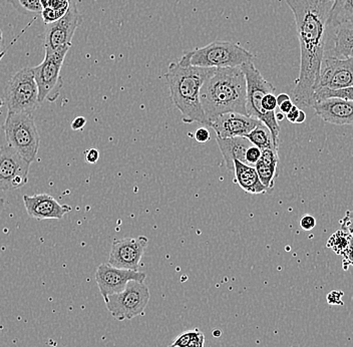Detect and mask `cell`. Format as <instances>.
I'll list each match as a JSON object with an SVG mask.
<instances>
[{
  "label": "cell",
  "mask_w": 353,
  "mask_h": 347,
  "mask_svg": "<svg viewBox=\"0 0 353 347\" xmlns=\"http://www.w3.org/2000/svg\"><path fill=\"white\" fill-rule=\"evenodd\" d=\"M294 15L300 46V72L292 92L298 108L313 107L325 54L333 0H286Z\"/></svg>",
  "instance_id": "obj_1"
},
{
  "label": "cell",
  "mask_w": 353,
  "mask_h": 347,
  "mask_svg": "<svg viewBox=\"0 0 353 347\" xmlns=\"http://www.w3.org/2000/svg\"><path fill=\"white\" fill-rule=\"evenodd\" d=\"M201 105L209 123L228 112L247 114V81L241 66L217 68L205 81Z\"/></svg>",
  "instance_id": "obj_2"
},
{
  "label": "cell",
  "mask_w": 353,
  "mask_h": 347,
  "mask_svg": "<svg viewBox=\"0 0 353 347\" xmlns=\"http://www.w3.org/2000/svg\"><path fill=\"white\" fill-rule=\"evenodd\" d=\"M217 68L183 66L172 63L165 77L170 88L172 103L182 114L183 123H198L210 128L201 105V88Z\"/></svg>",
  "instance_id": "obj_3"
},
{
  "label": "cell",
  "mask_w": 353,
  "mask_h": 347,
  "mask_svg": "<svg viewBox=\"0 0 353 347\" xmlns=\"http://www.w3.org/2000/svg\"><path fill=\"white\" fill-rule=\"evenodd\" d=\"M254 55L239 44L216 41L181 57V66L208 68H237L253 61Z\"/></svg>",
  "instance_id": "obj_4"
},
{
  "label": "cell",
  "mask_w": 353,
  "mask_h": 347,
  "mask_svg": "<svg viewBox=\"0 0 353 347\" xmlns=\"http://www.w3.org/2000/svg\"><path fill=\"white\" fill-rule=\"evenodd\" d=\"M241 68L247 81V114L251 118L259 119L269 128L272 132L276 148L279 149L280 126L276 118V112H267L262 109V99L266 95L274 94V86L262 76L253 61L244 63Z\"/></svg>",
  "instance_id": "obj_5"
},
{
  "label": "cell",
  "mask_w": 353,
  "mask_h": 347,
  "mask_svg": "<svg viewBox=\"0 0 353 347\" xmlns=\"http://www.w3.org/2000/svg\"><path fill=\"white\" fill-rule=\"evenodd\" d=\"M3 130L8 145L32 163L37 158L41 143L33 115L8 112Z\"/></svg>",
  "instance_id": "obj_6"
},
{
  "label": "cell",
  "mask_w": 353,
  "mask_h": 347,
  "mask_svg": "<svg viewBox=\"0 0 353 347\" xmlns=\"http://www.w3.org/2000/svg\"><path fill=\"white\" fill-rule=\"evenodd\" d=\"M70 46H61L57 50H46V57L41 65L32 68L35 83L39 88V103L44 101L54 103L61 96L63 79L61 66Z\"/></svg>",
  "instance_id": "obj_7"
},
{
  "label": "cell",
  "mask_w": 353,
  "mask_h": 347,
  "mask_svg": "<svg viewBox=\"0 0 353 347\" xmlns=\"http://www.w3.org/2000/svg\"><path fill=\"white\" fill-rule=\"evenodd\" d=\"M4 103L8 112L34 114L39 109V88L32 68H24L8 81L4 90Z\"/></svg>",
  "instance_id": "obj_8"
},
{
  "label": "cell",
  "mask_w": 353,
  "mask_h": 347,
  "mask_svg": "<svg viewBox=\"0 0 353 347\" xmlns=\"http://www.w3.org/2000/svg\"><path fill=\"white\" fill-rule=\"evenodd\" d=\"M151 294L143 282L130 281L125 290L105 298V306L118 321L132 320L143 315L149 304Z\"/></svg>",
  "instance_id": "obj_9"
},
{
  "label": "cell",
  "mask_w": 353,
  "mask_h": 347,
  "mask_svg": "<svg viewBox=\"0 0 353 347\" xmlns=\"http://www.w3.org/2000/svg\"><path fill=\"white\" fill-rule=\"evenodd\" d=\"M30 163L14 149L0 148V191H12L28 184Z\"/></svg>",
  "instance_id": "obj_10"
},
{
  "label": "cell",
  "mask_w": 353,
  "mask_h": 347,
  "mask_svg": "<svg viewBox=\"0 0 353 347\" xmlns=\"http://www.w3.org/2000/svg\"><path fill=\"white\" fill-rule=\"evenodd\" d=\"M83 21L74 0L70 2L68 12L59 21L48 24L44 34V48L57 50L61 46H72V37Z\"/></svg>",
  "instance_id": "obj_11"
},
{
  "label": "cell",
  "mask_w": 353,
  "mask_h": 347,
  "mask_svg": "<svg viewBox=\"0 0 353 347\" xmlns=\"http://www.w3.org/2000/svg\"><path fill=\"white\" fill-rule=\"evenodd\" d=\"M148 244L149 239L145 236L114 240L110 250L109 264L117 268L139 271Z\"/></svg>",
  "instance_id": "obj_12"
},
{
  "label": "cell",
  "mask_w": 353,
  "mask_h": 347,
  "mask_svg": "<svg viewBox=\"0 0 353 347\" xmlns=\"http://www.w3.org/2000/svg\"><path fill=\"white\" fill-rule=\"evenodd\" d=\"M352 87L353 57L341 59L335 55L324 57L317 90H339Z\"/></svg>",
  "instance_id": "obj_13"
},
{
  "label": "cell",
  "mask_w": 353,
  "mask_h": 347,
  "mask_svg": "<svg viewBox=\"0 0 353 347\" xmlns=\"http://www.w3.org/2000/svg\"><path fill=\"white\" fill-rule=\"evenodd\" d=\"M147 274L140 271L117 268L110 264H101L97 269L96 281L103 300L125 290L130 281L145 282Z\"/></svg>",
  "instance_id": "obj_14"
},
{
  "label": "cell",
  "mask_w": 353,
  "mask_h": 347,
  "mask_svg": "<svg viewBox=\"0 0 353 347\" xmlns=\"http://www.w3.org/2000/svg\"><path fill=\"white\" fill-rule=\"evenodd\" d=\"M262 121L238 112L221 115L211 121L210 128L222 139L246 137Z\"/></svg>",
  "instance_id": "obj_15"
},
{
  "label": "cell",
  "mask_w": 353,
  "mask_h": 347,
  "mask_svg": "<svg viewBox=\"0 0 353 347\" xmlns=\"http://www.w3.org/2000/svg\"><path fill=\"white\" fill-rule=\"evenodd\" d=\"M23 203L28 216L37 221L61 220L72 211V207L59 204L54 197L48 194L24 195Z\"/></svg>",
  "instance_id": "obj_16"
},
{
  "label": "cell",
  "mask_w": 353,
  "mask_h": 347,
  "mask_svg": "<svg viewBox=\"0 0 353 347\" xmlns=\"http://www.w3.org/2000/svg\"><path fill=\"white\" fill-rule=\"evenodd\" d=\"M315 114L325 123L336 126L353 125V101L330 98L316 101L313 105Z\"/></svg>",
  "instance_id": "obj_17"
},
{
  "label": "cell",
  "mask_w": 353,
  "mask_h": 347,
  "mask_svg": "<svg viewBox=\"0 0 353 347\" xmlns=\"http://www.w3.org/2000/svg\"><path fill=\"white\" fill-rule=\"evenodd\" d=\"M218 147L222 154L224 162L228 171L234 172V160L246 163V152L252 147L246 137H235V138L222 139L217 137Z\"/></svg>",
  "instance_id": "obj_18"
},
{
  "label": "cell",
  "mask_w": 353,
  "mask_h": 347,
  "mask_svg": "<svg viewBox=\"0 0 353 347\" xmlns=\"http://www.w3.org/2000/svg\"><path fill=\"white\" fill-rule=\"evenodd\" d=\"M234 183L240 186L246 193L260 195L267 193L268 189L260 181L255 167L234 160Z\"/></svg>",
  "instance_id": "obj_19"
},
{
  "label": "cell",
  "mask_w": 353,
  "mask_h": 347,
  "mask_svg": "<svg viewBox=\"0 0 353 347\" xmlns=\"http://www.w3.org/2000/svg\"><path fill=\"white\" fill-rule=\"evenodd\" d=\"M278 162L279 155L277 150L267 149L262 151L261 158L255 166L260 181L269 192L274 189Z\"/></svg>",
  "instance_id": "obj_20"
},
{
  "label": "cell",
  "mask_w": 353,
  "mask_h": 347,
  "mask_svg": "<svg viewBox=\"0 0 353 347\" xmlns=\"http://www.w3.org/2000/svg\"><path fill=\"white\" fill-rule=\"evenodd\" d=\"M353 26V0H333L328 19V28Z\"/></svg>",
  "instance_id": "obj_21"
},
{
  "label": "cell",
  "mask_w": 353,
  "mask_h": 347,
  "mask_svg": "<svg viewBox=\"0 0 353 347\" xmlns=\"http://www.w3.org/2000/svg\"><path fill=\"white\" fill-rule=\"evenodd\" d=\"M333 52L335 57L341 59L353 57V26H341L337 28Z\"/></svg>",
  "instance_id": "obj_22"
},
{
  "label": "cell",
  "mask_w": 353,
  "mask_h": 347,
  "mask_svg": "<svg viewBox=\"0 0 353 347\" xmlns=\"http://www.w3.org/2000/svg\"><path fill=\"white\" fill-rule=\"evenodd\" d=\"M246 138L248 139L254 146L259 148L261 151L267 149L277 150V151L279 150L276 148L274 140H273L272 132H271L269 128L265 126L263 123L258 125L250 134L247 135Z\"/></svg>",
  "instance_id": "obj_23"
},
{
  "label": "cell",
  "mask_w": 353,
  "mask_h": 347,
  "mask_svg": "<svg viewBox=\"0 0 353 347\" xmlns=\"http://www.w3.org/2000/svg\"><path fill=\"white\" fill-rule=\"evenodd\" d=\"M350 235L343 230H337L328 238L326 247L332 250L336 255H343L350 246Z\"/></svg>",
  "instance_id": "obj_24"
},
{
  "label": "cell",
  "mask_w": 353,
  "mask_h": 347,
  "mask_svg": "<svg viewBox=\"0 0 353 347\" xmlns=\"http://www.w3.org/2000/svg\"><path fill=\"white\" fill-rule=\"evenodd\" d=\"M21 14H41L43 10L41 0H6Z\"/></svg>",
  "instance_id": "obj_25"
},
{
  "label": "cell",
  "mask_w": 353,
  "mask_h": 347,
  "mask_svg": "<svg viewBox=\"0 0 353 347\" xmlns=\"http://www.w3.org/2000/svg\"><path fill=\"white\" fill-rule=\"evenodd\" d=\"M330 98H341L353 101V87L345 90H331L327 88H320L315 92V103Z\"/></svg>",
  "instance_id": "obj_26"
},
{
  "label": "cell",
  "mask_w": 353,
  "mask_h": 347,
  "mask_svg": "<svg viewBox=\"0 0 353 347\" xmlns=\"http://www.w3.org/2000/svg\"><path fill=\"white\" fill-rule=\"evenodd\" d=\"M65 14V12H61V11L55 10L54 8H43V12H41L43 21L46 24H50L52 22L59 21Z\"/></svg>",
  "instance_id": "obj_27"
},
{
  "label": "cell",
  "mask_w": 353,
  "mask_h": 347,
  "mask_svg": "<svg viewBox=\"0 0 353 347\" xmlns=\"http://www.w3.org/2000/svg\"><path fill=\"white\" fill-rule=\"evenodd\" d=\"M262 151L256 146H252L246 152V165L255 167L261 158Z\"/></svg>",
  "instance_id": "obj_28"
},
{
  "label": "cell",
  "mask_w": 353,
  "mask_h": 347,
  "mask_svg": "<svg viewBox=\"0 0 353 347\" xmlns=\"http://www.w3.org/2000/svg\"><path fill=\"white\" fill-rule=\"evenodd\" d=\"M278 107L277 97L274 94H268L262 99V109L267 112H275Z\"/></svg>",
  "instance_id": "obj_29"
},
{
  "label": "cell",
  "mask_w": 353,
  "mask_h": 347,
  "mask_svg": "<svg viewBox=\"0 0 353 347\" xmlns=\"http://www.w3.org/2000/svg\"><path fill=\"white\" fill-rule=\"evenodd\" d=\"M341 229L353 238V210L346 212L345 216L341 219Z\"/></svg>",
  "instance_id": "obj_30"
},
{
  "label": "cell",
  "mask_w": 353,
  "mask_h": 347,
  "mask_svg": "<svg viewBox=\"0 0 353 347\" xmlns=\"http://www.w3.org/2000/svg\"><path fill=\"white\" fill-rule=\"evenodd\" d=\"M205 337L200 330L191 331V338L187 347H204Z\"/></svg>",
  "instance_id": "obj_31"
},
{
  "label": "cell",
  "mask_w": 353,
  "mask_h": 347,
  "mask_svg": "<svg viewBox=\"0 0 353 347\" xmlns=\"http://www.w3.org/2000/svg\"><path fill=\"white\" fill-rule=\"evenodd\" d=\"M343 269L347 270L348 267L353 266V238L350 236V246L347 250L344 252L343 255Z\"/></svg>",
  "instance_id": "obj_32"
},
{
  "label": "cell",
  "mask_w": 353,
  "mask_h": 347,
  "mask_svg": "<svg viewBox=\"0 0 353 347\" xmlns=\"http://www.w3.org/2000/svg\"><path fill=\"white\" fill-rule=\"evenodd\" d=\"M344 293L341 290H332L330 291V293L326 296V299H327L328 304L330 305H343V301H342V297H343Z\"/></svg>",
  "instance_id": "obj_33"
},
{
  "label": "cell",
  "mask_w": 353,
  "mask_h": 347,
  "mask_svg": "<svg viewBox=\"0 0 353 347\" xmlns=\"http://www.w3.org/2000/svg\"><path fill=\"white\" fill-rule=\"evenodd\" d=\"M316 226V219L311 215H305L300 220V227L304 231H310Z\"/></svg>",
  "instance_id": "obj_34"
},
{
  "label": "cell",
  "mask_w": 353,
  "mask_h": 347,
  "mask_svg": "<svg viewBox=\"0 0 353 347\" xmlns=\"http://www.w3.org/2000/svg\"><path fill=\"white\" fill-rule=\"evenodd\" d=\"M195 140L197 141L199 143H208V141L211 140V135H210L208 129L204 127L200 128V129L196 130Z\"/></svg>",
  "instance_id": "obj_35"
},
{
  "label": "cell",
  "mask_w": 353,
  "mask_h": 347,
  "mask_svg": "<svg viewBox=\"0 0 353 347\" xmlns=\"http://www.w3.org/2000/svg\"><path fill=\"white\" fill-rule=\"evenodd\" d=\"M99 159V152L97 149H90L85 152V161L88 163H96Z\"/></svg>",
  "instance_id": "obj_36"
},
{
  "label": "cell",
  "mask_w": 353,
  "mask_h": 347,
  "mask_svg": "<svg viewBox=\"0 0 353 347\" xmlns=\"http://www.w3.org/2000/svg\"><path fill=\"white\" fill-rule=\"evenodd\" d=\"M278 107H279L280 112L282 114L287 115L294 107V103H293L292 99H290L288 101H284V103H280Z\"/></svg>",
  "instance_id": "obj_37"
},
{
  "label": "cell",
  "mask_w": 353,
  "mask_h": 347,
  "mask_svg": "<svg viewBox=\"0 0 353 347\" xmlns=\"http://www.w3.org/2000/svg\"><path fill=\"white\" fill-rule=\"evenodd\" d=\"M300 109L294 105L292 110L286 115V118L290 123H296L298 116H299Z\"/></svg>",
  "instance_id": "obj_38"
},
{
  "label": "cell",
  "mask_w": 353,
  "mask_h": 347,
  "mask_svg": "<svg viewBox=\"0 0 353 347\" xmlns=\"http://www.w3.org/2000/svg\"><path fill=\"white\" fill-rule=\"evenodd\" d=\"M85 123H87V119H85V118H83V117H77V118L74 119V121H72V129L74 130H81L85 127Z\"/></svg>",
  "instance_id": "obj_39"
},
{
  "label": "cell",
  "mask_w": 353,
  "mask_h": 347,
  "mask_svg": "<svg viewBox=\"0 0 353 347\" xmlns=\"http://www.w3.org/2000/svg\"><path fill=\"white\" fill-rule=\"evenodd\" d=\"M290 99V97H289L287 94H280L279 96L277 97L278 106H279L280 103H284V101H288V99Z\"/></svg>",
  "instance_id": "obj_40"
},
{
  "label": "cell",
  "mask_w": 353,
  "mask_h": 347,
  "mask_svg": "<svg viewBox=\"0 0 353 347\" xmlns=\"http://www.w3.org/2000/svg\"><path fill=\"white\" fill-rule=\"evenodd\" d=\"M306 121V114L304 110H300L299 116H298L296 123H302Z\"/></svg>",
  "instance_id": "obj_41"
},
{
  "label": "cell",
  "mask_w": 353,
  "mask_h": 347,
  "mask_svg": "<svg viewBox=\"0 0 353 347\" xmlns=\"http://www.w3.org/2000/svg\"><path fill=\"white\" fill-rule=\"evenodd\" d=\"M3 32H2V30H0V54L4 52V50H2V48H3Z\"/></svg>",
  "instance_id": "obj_42"
},
{
  "label": "cell",
  "mask_w": 353,
  "mask_h": 347,
  "mask_svg": "<svg viewBox=\"0 0 353 347\" xmlns=\"http://www.w3.org/2000/svg\"><path fill=\"white\" fill-rule=\"evenodd\" d=\"M284 114H282V112H280V114H276V118H277V121H283L284 119Z\"/></svg>",
  "instance_id": "obj_43"
},
{
  "label": "cell",
  "mask_w": 353,
  "mask_h": 347,
  "mask_svg": "<svg viewBox=\"0 0 353 347\" xmlns=\"http://www.w3.org/2000/svg\"><path fill=\"white\" fill-rule=\"evenodd\" d=\"M41 4H43V8H48V3H50V0H41Z\"/></svg>",
  "instance_id": "obj_44"
},
{
  "label": "cell",
  "mask_w": 353,
  "mask_h": 347,
  "mask_svg": "<svg viewBox=\"0 0 353 347\" xmlns=\"http://www.w3.org/2000/svg\"><path fill=\"white\" fill-rule=\"evenodd\" d=\"M12 44H13V43H12ZM12 44H11V46H12ZM10 46H8V48H6V50H4V52H2V54H0V61H1L2 57H4V55H6V52H8V50H10Z\"/></svg>",
  "instance_id": "obj_45"
},
{
  "label": "cell",
  "mask_w": 353,
  "mask_h": 347,
  "mask_svg": "<svg viewBox=\"0 0 353 347\" xmlns=\"http://www.w3.org/2000/svg\"><path fill=\"white\" fill-rule=\"evenodd\" d=\"M3 206H4V200H3V199L1 198V197H0V213H1L2 210H3Z\"/></svg>",
  "instance_id": "obj_46"
},
{
  "label": "cell",
  "mask_w": 353,
  "mask_h": 347,
  "mask_svg": "<svg viewBox=\"0 0 353 347\" xmlns=\"http://www.w3.org/2000/svg\"><path fill=\"white\" fill-rule=\"evenodd\" d=\"M169 347H182V346H178V344H172L171 346H169Z\"/></svg>",
  "instance_id": "obj_47"
}]
</instances>
